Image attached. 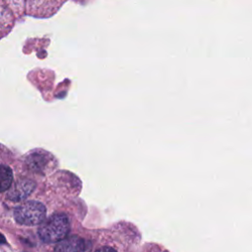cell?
<instances>
[{
	"mask_svg": "<svg viewBox=\"0 0 252 252\" xmlns=\"http://www.w3.org/2000/svg\"><path fill=\"white\" fill-rule=\"evenodd\" d=\"M69 232L70 223L67 216L58 213L40 223L37 234L41 241L46 243H55L65 238Z\"/></svg>",
	"mask_w": 252,
	"mask_h": 252,
	"instance_id": "1",
	"label": "cell"
},
{
	"mask_svg": "<svg viewBox=\"0 0 252 252\" xmlns=\"http://www.w3.org/2000/svg\"><path fill=\"white\" fill-rule=\"evenodd\" d=\"M47 209L37 201H28L14 210V219L23 226L39 225L46 218Z\"/></svg>",
	"mask_w": 252,
	"mask_h": 252,
	"instance_id": "2",
	"label": "cell"
},
{
	"mask_svg": "<svg viewBox=\"0 0 252 252\" xmlns=\"http://www.w3.org/2000/svg\"><path fill=\"white\" fill-rule=\"evenodd\" d=\"M67 0H26L27 13L37 18H49L54 15Z\"/></svg>",
	"mask_w": 252,
	"mask_h": 252,
	"instance_id": "3",
	"label": "cell"
},
{
	"mask_svg": "<svg viewBox=\"0 0 252 252\" xmlns=\"http://www.w3.org/2000/svg\"><path fill=\"white\" fill-rule=\"evenodd\" d=\"M36 187V183L30 180H19L12 183V187L8 190L7 198L13 202H20L32 194Z\"/></svg>",
	"mask_w": 252,
	"mask_h": 252,
	"instance_id": "4",
	"label": "cell"
},
{
	"mask_svg": "<svg viewBox=\"0 0 252 252\" xmlns=\"http://www.w3.org/2000/svg\"><path fill=\"white\" fill-rule=\"evenodd\" d=\"M52 158L53 157L50 155V153H47L41 150L35 151L27 157L26 163L29 170L36 173H40V172H44L47 169V166L50 163Z\"/></svg>",
	"mask_w": 252,
	"mask_h": 252,
	"instance_id": "5",
	"label": "cell"
},
{
	"mask_svg": "<svg viewBox=\"0 0 252 252\" xmlns=\"http://www.w3.org/2000/svg\"><path fill=\"white\" fill-rule=\"evenodd\" d=\"M85 250L86 242L78 235L66 236L54 248V252H85Z\"/></svg>",
	"mask_w": 252,
	"mask_h": 252,
	"instance_id": "6",
	"label": "cell"
},
{
	"mask_svg": "<svg viewBox=\"0 0 252 252\" xmlns=\"http://www.w3.org/2000/svg\"><path fill=\"white\" fill-rule=\"evenodd\" d=\"M13 183V172L8 165L0 164V192L8 190Z\"/></svg>",
	"mask_w": 252,
	"mask_h": 252,
	"instance_id": "7",
	"label": "cell"
},
{
	"mask_svg": "<svg viewBox=\"0 0 252 252\" xmlns=\"http://www.w3.org/2000/svg\"><path fill=\"white\" fill-rule=\"evenodd\" d=\"M96 252H116V251L110 247H102V248L98 249Z\"/></svg>",
	"mask_w": 252,
	"mask_h": 252,
	"instance_id": "8",
	"label": "cell"
},
{
	"mask_svg": "<svg viewBox=\"0 0 252 252\" xmlns=\"http://www.w3.org/2000/svg\"><path fill=\"white\" fill-rule=\"evenodd\" d=\"M7 241H6V238H5V236L0 233V244H4V243H6Z\"/></svg>",
	"mask_w": 252,
	"mask_h": 252,
	"instance_id": "9",
	"label": "cell"
}]
</instances>
